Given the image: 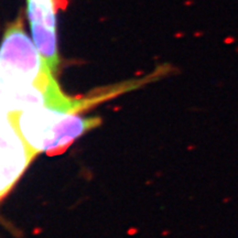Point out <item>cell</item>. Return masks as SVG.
<instances>
[{
    "mask_svg": "<svg viewBox=\"0 0 238 238\" xmlns=\"http://www.w3.org/2000/svg\"><path fill=\"white\" fill-rule=\"evenodd\" d=\"M35 156L10 115L0 110V200L13 187Z\"/></svg>",
    "mask_w": 238,
    "mask_h": 238,
    "instance_id": "cell-2",
    "label": "cell"
},
{
    "mask_svg": "<svg viewBox=\"0 0 238 238\" xmlns=\"http://www.w3.org/2000/svg\"><path fill=\"white\" fill-rule=\"evenodd\" d=\"M19 133L35 154L60 153L85 132L101 125L97 117L47 106L31 107L10 115Z\"/></svg>",
    "mask_w": 238,
    "mask_h": 238,
    "instance_id": "cell-1",
    "label": "cell"
},
{
    "mask_svg": "<svg viewBox=\"0 0 238 238\" xmlns=\"http://www.w3.org/2000/svg\"><path fill=\"white\" fill-rule=\"evenodd\" d=\"M32 40L53 72L61 63L57 50L55 0H27Z\"/></svg>",
    "mask_w": 238,
    "mask_h": 238,
    "instance_id": "cell-3",
    "label": "cell"
}]
</instances>
